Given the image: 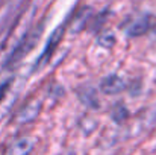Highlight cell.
I'll list each match as a JSON object with an SVG mask.
<instances>
[{"label":"cell","mask_w":156,"mask_h":155,"mask_svg":"<svg viewBox=\"0 0 156 155\" xmlns=\"http://www.w3.org/2000/svg\"><path fill=\"white\" fill-rule=\"evenodd\" d=\"M35 43H37V34H27V37H24V38L20 41V44L15 47V50L11 53L8 64L18 62V61L26 55V52H29L34 46H35Z\"/></svg>","instance_id":"cell-1"},{"label":"cell","mask_w":156,"mask_h":155,"mask_svg":"<svg viewBox=\"0 0 156 155\" xmlns=\"http://www.w3.org/2000/svg\"><path fill=\"white\" fill-rule=\"evenodd\" d=\"M123 88H124V81L120 76H117V75L106 76L102 81V84H100V90L103 91L105 94H117Z\"/></svg>","instance_id":"cell-2"},{"label":"cell","mask_w":156,"mask_h":155,"mask_svg":"<svg viewBox=\"0 0 156 155\" xmlns=\"http://www.w3.org/2000/svg\"><path fill=\"white\" fill-rule=\"evenodd\" d=\"M150 29V20L149 17H138L135 20H132L127 26H126V31L130 37H140V35H144L147 31Z\"/></svg>","instance_id":"cell-3"},{"label":"cell","mask_w":156,"mask_h":155,"mask_svg":"<svg viewBox=\"0 0 156 155\" xmlns=\"http://www.w3.org/2000/svg\"><path fill=\"white\" fill-rule=\"evenodd\" d=\"M32 148L34 143L30 138H20L6 149V155H29Z\"/></svg>","instance_id":"cell-4"},{"label":"cell","mask_w":156,"mask_h":155,"mask_svg":"<svg viewBox=\"0 0 156 155\" xmlns=\"http://www.w3.org/2000/svg\"><path fill=\"white\" fill-rule=\"evenodd\" d=\"M38 109H40L38 105H34V103L26 105V108L20 113V122H29V120H34V117L38 114Z\"/></svg>","instance_id":"cell-5"}]
</instances>
